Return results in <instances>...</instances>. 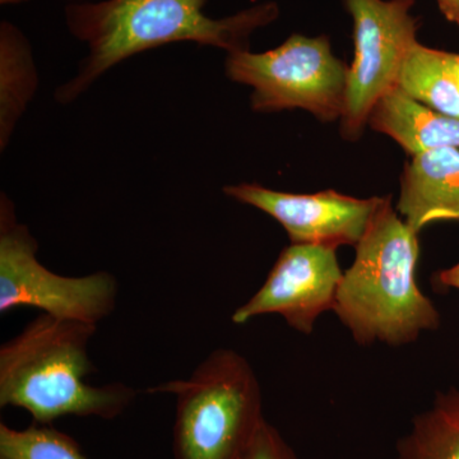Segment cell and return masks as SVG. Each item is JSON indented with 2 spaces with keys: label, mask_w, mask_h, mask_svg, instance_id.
I'll list each match as a JSON object with an SVG mask.
<instances>
[{
  "label": "cell",
  "mask_w": 459,
  "mask_h": 459,
  "mask_svg": "<svg viewBox=\"0 0 459 459\" xmlns=\"http://www.w3.org/2000/svg\"><path fill=\"white\" fill-rule=\"evenodd\" d=\"M207 0H102L74 3L65 8L69 32L89 48L80 71L56 90V99L69 104L102 74L133 56L174 42H195L234 53L247 50L255 30L279 17V5L263 3L234 16H205Z\"/></svg>",
  "instance_id": "obj_1"
},
{
  "label": "cell",
  "mask_w": 459,
  "mask_h": 459,
  "mask_svg": "<svg viewBox=\"0 0 459 459\" xmlns=\"http://www.w3.org/2000/svg\"><path fill=\"white\" fill-rule=\"evenodd\" d=\"M98 325L41 313L0 347V407H16L33 422L65 418L115 420L140 391L122 382L91 385L96 373L89 347Z\"/></svg>",
  "instance_id": "obj_2"
},
{
  "label": "cell",
  "mask_w": 459,
  "mask_h": 459,
  "mask_svg": "<svg viewBox=\"0 0 459 459\" xmlns=\"http://www.w3.org/2000/svg\"><path fill=\"white\" fill-rule=\"evenodd\" d=\"M343 272L333 312L360 346L416 342L440 325V314L418 283L419 232L383 198Z\"/></svg>",
  "instance_id": "obj_3"
},
{
  "label": "cell",
  "mask_w": 459,
  "mask_h": 459,
  "mask_svg": "<svg viewBox=\"0 0 459 459\" xmlns=\"http://www.w3.org/2000/svg\"><path fill=\"white\" fill-rule=\"evenodd\" d=\"M146 394L175 397V459H246L265 420L255 369L228 347L213 350L186 379Z\"/></svg>",
  "instance_id": "obj_4"
},
{
  "label": "cell",
  "mask_w": 459,
  "mask_h": 459,
  "mask_svg": "<svg viewBox=\"0 0 459 459\" xmlns=\"http://www.w3.org/2000/svg\"><path fill=\"white\" fill-rule=\"evenodd\" d=\"M226 74L252 87L256 113L303 108L328 123L341 119L346 105L349 66L334 56L325 36L292 35L264 53H229Z\"/></svg>",
  "instance_id": "obj_5"
},
{
  "label": "cell",
  "mask_w": 459,
  "mask_h": 459,
  "mask_svg": "<svg viewBox=\"0 0 459 459\" xmlns=\"http://www.w3.org/2000/svg\"><path fill=\"white\" fill-rule=\"evenodd\" d=\"M39 244L17 220L13 202L0 197V313L35 307L56 318L99 325L117 307L119 283L113 273H54L38 258Z\"/></svg>",
  "instance_id": "obj_6"
},
{
  "label": "cell",
  "mask_w": 459,
  "mask_h": 459,
  "mask_svg": "<svg viewBox=\"0 0 459 459\" xmlns=\"http://www.w3.org/2000/svg\"><path fill=\"white\" fill-rule=\"evenodd\" d=\"M415 0H344L353 21L355 57L347 75L341 132L355 141L369 122L374 105L395 89L404 57L418 42Z\"/></svg>",
  "instance_id": "obj_7"
},
{
  "label": "cell",
  "mask_w": 459,
  "mask_h": 459,
  "mask_svg": "<svg viewBox=\"0 0 459 459\" xmlns=\"http://www.w3.org/2000/svg\"><path fill=\"white\" fill-rule=\"evenodd\" d=\"M334 247L290 244L274 263L267 280L231 322L247 325L256 316L277 314L299 333L312 334L323 313L333 310L343 271Z\"/></svg>",
  "instance_id": "obj_8"
},
{
  "label": "cell",
  "mask_w": 459,
  "mask_h": 459,
  "mask_svg": "<svg viewBox=\"0 0 459 459\" xmlns=\"http://www.w3.org/2000/svg\"><path fill=\"white\" fill-rule=\"evenodd\" d=\"M223 193L273 217L291 244L334 249L360 243L385 198H355L336 190L294 195L246 183L225 186Z\"/></svg>",
  "instance_id": "obj_9"
},
{
  "label": "cell",
  "mask_w": 459,
  "mask_h": 459,
  "mask_svg": "<svg viewBox=\"0 0 459 459\" xmlns=\"http://www.w3.org/2000/svg\"><path fill=\"white\" fill-rule=\"evenodd\" d=\"M395 210L416 232L433 222H459L458 148L413 156L404 166Z\"/></svg>",
  "instance_id": "obj_10"
},
{
  "label": "cell",
  "mask_w": 459,
  "mask_h": 459,
  "mask_svg": "<svg viewBox=\"0 0 459 459\" xmlns=\"http://www.w3.org/2000/svg\"><path fill=\"white\" fill-rule=\"evenodd\" d=\"M368 124L412 156L442 148L459 150V117L425 107L398 89L379 99Z\"/></svg>",
  "instance_id": "obj_11"
},
{
  "label": "cell",
  "mask_w": 459,
  "mask_h": 459,
  "mask_svg": "<svg viewBox=\"0 0 459 459\" xmlns=\"http://www.w3.org/2000/svg\"><path fill=\"white\" fill-rule=\"evenodd\" d=\"M455 57L416 42L402 63L395 89L435 111L459 117Z\"/></svg>",
  "instance_id": "obj_12"
},
{
  "label": "cell",
  "mask_w": 459,
  "mask_h": 459,
  "mask_svg": "<svg viewBox=\"0 0 459 459\" xmlns=\"http://www.w3.org/2000/svg\"><path fill=\"white\" fill-rule=\"evenodd\" d=\"M38 89V72L31 47L16 26L0 25V144L7 146L12 133Z\"/></svg>",
  "instance_id": "obj_13"
},
{
  "label": "cell",
  "mask_w": 459,
  "mask_h": 459,
  "mask_svg": "<svg viewBox=\"0 0 459 459\" xmlns=\"http://www.w3.org/2000/svg\"><path fill=\"white\" fill-rule=\"evenodd\" d=\"M395 451L397 459H459V389L439 392L412 419Z\"/></svg>",
  "instance_id": "obj_14"
},
{
  "label": "cell",
  "mask_w": 459,
  "mask_h": 459,
  "mask_svg": "<svg viewBox=\"0 0 459 459\" xmlns=\"http://www.w3.org/2000/svg\"><path fill=\"white\" fill-rule=\"evenodd\" d=\"M0 459H90L71 435L50 425L18 430L0 424Z\"/></svg>",
  "instance_id": "obj_15"
},
{
  "label": "cell",
  "mask_w": 459,
  "mask_h": 459,
  "mask_svg": "<svg viewBox=\"0 0 459 459\" xmlns=\"http://www.w3.org/2000/svg\"><path fill=\"white\" fill-rule=\"evenodd\" d=\"M246 459H299L294 449L289 446L285 437L281 435L267 420L263 421L255 442L250 446Z\"/></svg>",
  "instance_id": "obj_16"
},
{
  "label": "cell",
  "mask_w": 459,
  "mask_h": 459,
  "mask_svg": "<svg viewBox=\"0 0 459 459\" xmlns=\"http://www.w3.org/2000/svg\"><path fill=\"white\" fill-rule=\"evenodd\" d=\"M435 285L446 287V289L459 290V262L451 268L442 270L434 274Z\"/></svg>",
  "instance_id": "obj_17"
},
{
  "label": "cell",
  "mask_w": 459,
  "mask_h": 459,
  "mask_svg": "<svg viewBox=\"0 0 459 459\" xmlns=\"http://www.w3.org/2000/svg\"><path fill=\"white\" fill-rule=\"evenodd\" d=\"M443 16L459 27V0H437Z\"/></svg>",
  "instance_id": "obj_18"
},
{
  "label": "cell",
  "mask_w": 459,
  "mask_h": 459,
  "mask_svg": "<svg viewBox=\"0 0 459 459\" xmlns=\"http://www.w3.org/2000/svg\"><path fill=\"white\" fill-rule=\"evenodd\" d=\"M455 82H457V86H458V90H459V54H457V57H455Z\"/></svg>",
  "instance_id": "obj_19"
},
{
  "label": "cell",
  "mask_w": 459,
  "mask_h": 459,
  "mask_svg": "<svg viewBox=\"0 0 459 459\" xmlns=\"http://www.w3.org/2000/svg\"><path fill=\"white\" fill-rule=\"evenodd\" d=\"M26 2V0H0L2 4H18V3Z\"/></svg>",
  "instance_id": "obj_20"
}]
</instances>
